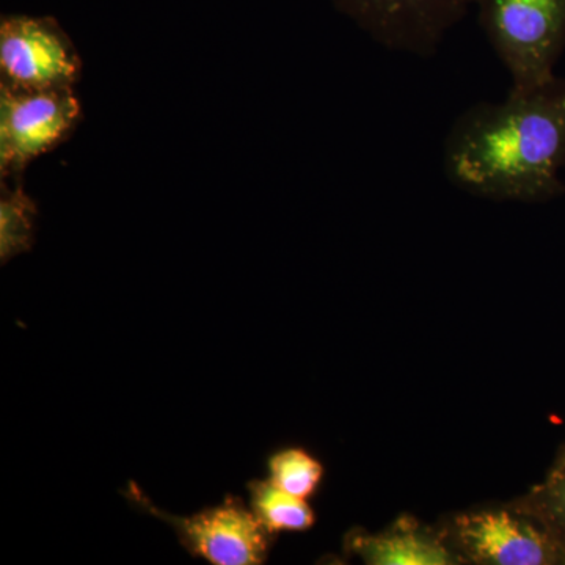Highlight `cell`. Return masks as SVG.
Listing matches in <instances>:
<instances>
[{"label":"cell","instance_id":"cell-10","mask_svg":"<svg viewBox=\"0 0 565 565\" xmlns=\"http://www.w3.org/2000/svg\"><path fill=\"white\" fill-rule=\"evenodd\" d=\"M35 203L21 184L13 189L2 185L0 196V263L7 264L17 256L31 252L35 243Z\"/></svg>","mask_w":565,"mask_h":565},{"label":"cell","instance_id":"cell-4","mask_svg":"<svg viewBox=\"0 0 565 565\" xmlns=\"http://www.w3.org/2000/svg\"><path fill=\"white\" fill-rule=\"evenodd\" d=\"M81 121L73 88L20 90L0 85V174L17 177L63 143Z\"/></svg>","mask_w":565,"mask_h":565},{"label":"cell","instance_id":"cell-2","mask_svg":"<svg viewBox=\"0 0 565 565\" xmlns=\"http://www.w3.org/2000/svg\"><path fill=\"white\" fill-rule=\"evenodd\" d=\"M478 10L512 88L526 90L555 79L565 47V0H479Z\"/></svg>","mask_w":565,"mask_h":565},{"label":"cell","instance_id":"cell-8","mask_svg":"<svg viewBox=\"0 0 565 565\" xmlns=\"http://www.w3.org/2000/svg\"><path fill=\"white\" fill-rule=\"evenodd\" d=\"M345 546L373 565H452L463 563L445 535L426 530L412 519H401L385 533H351Z\"/></svg>","mask_w":565,"mask_h":565},{"label":"cell","instance_id":"cell-9","mask_svg":"<svg viewBox=\"0 0 565 565\" xmlns=\"http://www.w3.org/2000/svg\"><path fill=\"white\" fill-rule=\"evenodd\" d=\"M250 509L269 535L302 533L315 525V512L303 498L282 492L267 481L248 484Z\"/></svg>","mask_w":565,"mask_h":565},{"label":"cell","instance_id":"cell-5","mask_svg":"<svg viewBox=\"0 0 565 565\" xmlns=\"http://www.w3.org/2000/svg\"><path fill=\"white\" fill-rule=\"evenodd\" d=\"M385 50L434 57L479 0H333Z\"/></svg>","mask_w":565,"mask_h":565},{"label":"cell","instance_id":"cell-7","mask_svg":"<svg viewBox=\"0 0 565 565\" xmlns=\"http://www.w3.org/2000/svg\"><path fill=\"white\" fill-rule=\"evenodd\" d=\"M452 548L462 559L486 565L565 564L564 545L522 509H484L457 516Z\"/></svg>","mask_w":565,"mask_h":565},{"label":"cell","instance_id":"cell-11","mask_svg":"<svg viewBox=\"0 0 565 565\" xmlns=\"http://www.w3.org/2000/svg\"><path fill=\"white\" fill-rule=\"evenodd\" d=\"M267 468L269 481L274 486L303 500L313 497L323 478L322 463L302 448H286L275 452Z\"/></svg>","mask_w":565,"mask_h":565},{"label":"cell","instance_id":"cell-1","mask_svg":"<svg viewBox=\"0 0 565 565\" xmlns=\"http://www.w3.org/2000/svg\"><path fill=\"white\" fill-rule=\"evenodd\" d=\"M444 167L482 199L534 203L563 193L565 79L468 107L446 136Z\"/></svg>","mask_w":565,"mask_h":565},{"label":"cell","instance_id":"cell-12","mask_svg":"<svg viewBox=\"0 0 565 565\" xmlns=\"http://www.w3.org/2000/svg\"><path fill=\"white\" fill-rule=\"evenodd\" d=\"M519 508L541 520L565 548V467L550 471L544 484L535 487Z\"/></svg>","mask_w":565,"mask_h":565},{"label":"cell","instance_id":"cell-3","mask_svg":"<svg viewBox=\"0 0 565 565\" xmlns=\"http://www.w3.org/2000/svg\"><path fill=\"white\" fill-rule=\"evenodd\" d=\"M125 494L141 511L172 526L193 557L214 565H258L267 559L270 535L241 498L228 497L214 508L178 516L156 508L134 482Z\"/></svg>","mask_w":565,"mask_h":565},{"label":"cell","instance_id":"cell-6","mask_svg":"<svg viewBox=\"0 0 565 565\" xmlns=\"http://www.w3.org/2000/svg\"><path fill=\"white\" fill-rule=\"evenodd\" d=\"M73 41L52 18L7 17L0 22V85L20 90H63L79 81Z\"/></svg>","mask_w":565,"mask_h":565},{"label":"cell","instance_id":"cell-13","mask_svg":"<svg viewBox=\"0 0 565 565\" xmlns=\"http://www.w3.org/2000/svg\"><path fill=\"white\" fill-rule=\"evenodd\" d=\"M564 467H565V452H564L563 457H561V459L557 460L555 468H553V470H559V468H564Z\"/></svg>","mask_w":565,"mask_h":565}]
</instances>
